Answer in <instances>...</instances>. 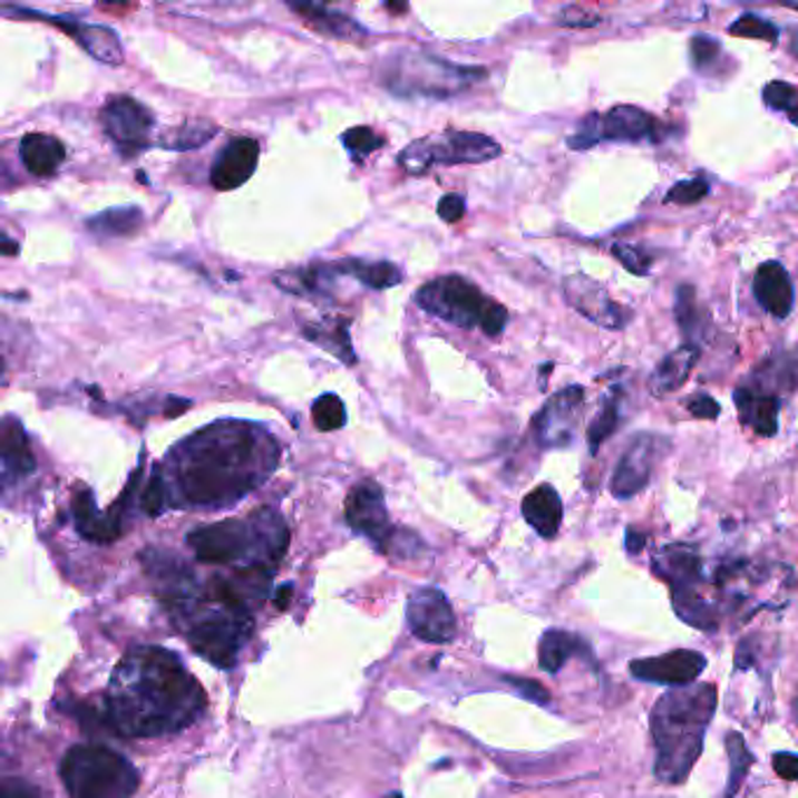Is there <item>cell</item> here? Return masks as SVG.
Masks as SVG:
<instances>
[{
	"mask_svg": "<svg viewBox=\"0 0 798 798\" xmlns=\"http://www.w3.org/2000/svg\"><path fill=\"white\" fill-rule=\"evenodd\" d=\"M218 134V127L208 120H187L181 127H176L172 134L162 136L157 140V146L164 150H197L202 146H206L211 138Z\"/></svg>",
	"mask_w": 798,
	"mask_h": 798,
	"instance_id": "obj_32",
	"label": "cell"
},
{
	"mask_svg": "<svg viewBox=\"0 0 798 798\" xmlns=\"http://www.w3.org/2000/svg\"><path fill=\"white\" fill-rule=\"evenodd\" d=\"M289 10H293L302 19V23H308L312 31L321 36L340 40H363L368 36V31L357 19L321 3H289Z\"/></svg>",
	"mask_w": 798,
	"mask_h": 798,
	"instance_id": "obj_22",
	"label": "cell"
},
{
	"mask_svg": "<svg viewBox=\"0 0 798 798\" xmlns=\"http://www.w3.org/2000/svg\"><path fill=\"white\" fill-rule=\"evenodd\" d=\"M794 712H796V719H798V691H796V698H794Z\"/></svg>",
	"mask_w": 798,
	"mask_h": 798,
	"instance_id": "obj_55",
	"label": "cell"
},
{
	"mask_svg": "<svg viewBox=\"0 0 798 798\" xmlns=\"http://www.w3.org/2000/svg\"><path fill=\"white\" fill-rule=\"evenodd\" d=\"M281 461L276 438L255 421L218 419L169 450L159 474L172 508H230L265 485Z\"/></svg>",
	"mask_w": 798,
	"mask_h": 798,
	"instance_id": "obj_1",
	"label": "cell"
},
{
	"mask_svg": "<svg viewBox=\"0 0 798 798\" xmlns=\"http://www.w3.org/2000/svg\"><path fill=\"white\" fill-rule=\"evenodd\" d=\"M206 702L202 684L162 646L127 651L106 691L110 729L125 738L181 733L204 714Z\"/></svg>",
	"mask_w": 798,
	"mask_h": 798,
	"instance_id": "obj_2",
	"label": "cell"
},
{
	"mask_svg": "<svg viewBox=\"0 0 798 798\" xmlns=\"http://www.w3.org/2000/svg\"><path fill=\"white\" fill-rule=\"evenodd\" d=\"M527 525L544 538H553L562 525V499L553 485H538L523 499Z\"/></svg>",
	"mask_w": 798,
	"mask_h": 798,
	"instance_id": "obj_27",
	"label": "cell"
},
{
	"mask_svg": "<svg viewBox=\"0 0 798 798\" xmlns=\"http://www.w3.org/2000/svg\"><path fill=\"white\" fill-rule=\"evenodd\" d=\"M785 8H789V10H796L798 12V3H782Z\"/></svg>",
	"mask_w": 798,
	"mask_h": 798,
	"instance_id": "obj_56",
	"label": "cell"
},
{
	"mask_svg": "<svg viewBox=\"0 0 798 798\" xmlns=\"http://www.w3.org/2000/svg\"><path fill=\"white\" fill-rule=\"evenodd\" d=\"M772 768L778 770V776L785 780H798V755L780 752L772 757Z\"/></svg>",
	"mask_w": 798,
	"mask_h": 798,
	"instance_id": "obj_46",
	"label": "cell"
},
{
	"mask_svg": "<svg viewBox=\"0 0 798 798\" xmlns=\"http://www.w3.org/2000/svg\"><path fill=\"white\" fill-rule=\"evenodd\" d=\"M627 542H630V551L635 553V551L646 542V538H644V536H638L635 532H627Z\"/></svg>",
	"mask_w": 798,
	"mask_h": 798,
	"instance_id": "obj_50",
	"label": "cell"
},
{
	"mask_svg": "<svg viewBox=\"0 0 798 798\" xmlns=\"http://www.w3.org/2000/svg\"><path fill=\"white\" fill-rule=\"evenodd\" d=\"M583 387H567L553 393L532 419V431L538 448L562 450L574 442L583 410Z\"/></svg>",
	"mask_w": 798,
	"mask_h": 798,
	"instance_id": "obj_13",
	"label": "cell"
},
{
	"mask_svg": "<svg viewBox=\"0 0 798 798\" xmlns=\"http://www.w3.org/2000/svg\"><path fill=\"white\" fill-rule=\"evenodd\" d=\"M487 78L480 66H464L417 50H396L378 66L380 85L398 99H452Z\"/></svg>",
	"mask_w": 798,
	"mask_h": 798,
	"instance_id": "obj_5",
	"label": "cell"
},
{
	"mask_svg": "<svg viewBox=\"0 0 798 798\" xmlns=\"http://www.w3.org/2000/svg\"><path fill=\"white\" fill-rule=\"evenodd\" d=\"M655 134L653 117L638 106H614L606 113H588L567 138V146L576 153L591 150L602 140H644Z\"/></svg>",
	"mask_w": 798,
	"mask_h": 798,
	"instance_id": "obj_9",
	"label": "cell"
},
{
	"mask_svg": "<svg viewBox=\"0 0 798 798\" xmlns=\"http://www.w3.org/2000/svg\"><path fill=\"white\" fill-rule=\"evenodd\" d=\"M312 421H314V427L323 434L342 429L347 425V410H344L342 398L338 393L319 396L312 406Z\"/></svg>",
	"mask_w": 798,
	"mask_h": 798,
	"instance_id": "obj_34",
	"label": "cell"
},
{
	"mask_svg": "<svg viewBox=\"0 0 798 798\" xmlns=\"http://www.w3.org/2000/svg\"><path fill=\"white\" fill-rule=\"evenodd\" d=\"M670 438L642 431L632 436L612 478V495L616 499H632L651 483L655 466L668 455Z\"/></svg>",
	"mask_w": 798,
	"mask_h": 798,
	"instance_id": "obj_12",
	"label": "cell"
},
{
	"mask_svg": "<svg viewBox=\"0 0 798 798\" xmlns=\"http://www.w3.org/2000/svg\"><path fill=\"white\" fill-rule=\"evenodd\" d=\"M612 253L619 257L621 265H623L627 272L638 274V276H646V274H649V270H651V257L646 255V251H642V249H638V246H632V244H614Z\"/></svg>",
	"mask_w": 798,
	"mask_h": 798,
	"instance_id": "obj_43",
	"label": "cell"
},
{
	"mask_svg": "<svg viewBox=\"0 0 798 798\" xmlns=\"http://www.w3.org/2000/svg\"><path fill=\"white\" fill-rule=\"evenodd\" d=\"M502 155V146L495 138L478 132H461V129H445L438 136H425L408 144L398 164L410 176H425L431 167L445 164V167H455V164H483L492 162Z\"/></svg>",
	"mask_w": 798,
	"mask_h": 798,
	"instance_id": "obj_8",
	"label": "cell"
},
{
	"mask_svg": "<svg viewBox=\"0 0 798 798\" xmlns=\"http://www.w3.org/2000/svg\"><path fill=\"white\" fill-rule=\"evenodd\" d=\"M674 314H677L679 328H682V333L687 338H691L689 344H695L693 335H695V331H700V328H702V321H700V310H698L695 289L693 286H679L677 289Z\"/></svg>",
	"mask_w": 798,
	"mask_h": 798,
	"instance_id": "obj_35",
	"label": "cell"
},
{
	"mask_svg": "<svg viewBox=\"0 0 798 798\" xmlns=\"http://www.w3.org/2000/svg\"><path fill=\"white\" fill-rule=\"evenodd\" d=\"M342 144L354 162H366L368 155L385 146V136H380L370 127H351L342 134Z\"/></svg>",
	"mask_w": 798,
	"mask_h": 798,
	"instance_id": "obj_36",
	"label": "cell"
},
{
	"mask_svg": "<svg viewBox=\"0 0 798 798\" xmlns=\"http://www.w3.org/2000/svg\"><path fill=\"white\" fill-rule=\"evenodd\" d=\"M698 359H700V347L698 344L687 342L679 349H674L672 354H668L651 372V378H649L651 396L661 398V396H668V393H672L677 389H682L684 382L689 380L691 370L695 368Z\"/></svg>",
	"mask_w": 798,
	"mask_h": 798,
	"instance_id": "obj_23",
	"label": "cell"
},
{
	"mask_svg": "<svg viewBox=\"0 0 798 798\" xmlns=\"http://www.w3.org/2000/svg\"><path fill=\"white\" fill-rule=\"evenodd\" d=\"M0 452H3V483L10 487L14 480L27 478L36 471V457L31 452V445L23 431L21 421L12 415L3 419V442H0Z\"/></svg>",
	"mask_w": 798,
	"mask_h": 798,
	"instance_id": "obj_21",
	"label": "cell"
},
{
	"mask_svg": "<svg viewBox=\"0 0 798 798\" xmlns=\"http://www.w3.org/2000/svg\"><path fill=\"white\" fill-rule=\"evenodd\" d=\"M335 270L331 263H312L310 267L279 272L274 274V284L293 295H328L335 281Z\"/></svg>",
	"mask_w": 798,
	"mask_h": 798,
	"instance_id": "obj_29",
	"label": "cell"
},
{
	"mask_svg": "<svg viewBox=\"0 0 798 798\" xmlns=\"http://www.w3.org/2000/svg\"><path fill=\"white\" fill-rule=\"evenodd\" d=\"M621 391L614 389L612 393H609L604 398V403L600 408V412L595 415V419L591 421V429H588V448H591V455H595L602 442L614 436L616 427H619V417H621Z\"/></svg>",
	"mask_w": 798,
	"mask_h": 798,
	"instance_id": "obj_33",
	"label": "cell"
},
{
	"mask_svg": "<svg viewBox=\"0 0 798 798\" xmlns=\"http://www.w3.org/2000/svg\"><path fill=\"white\" fill-rule=\"evenodd\" d=\"M510 682L527 700H534L538 705H546L548 702V691L538 687L536 682H525V679H510Z\"/></svg>",
	"mask_w": 798,
	"mask_h": 798,
	"instance_id": "obj_47",
	"label": "cell"
},
{
	"mask_svg": "<svg viewBox=\"0 0 798 798\" xmlns=\"http://www.w3.org/2000/svg\"><path fill=\"white\" fill-rule=\"evenodd\" d=\"M729 755H731V780H729V789H726V796L731 798L736 787L742 782L749 763H752V757H749L747 747L738 733L729 736Z\"/></svg>",
	"mask_w": 798,
	"mask_h": 798,
	"instance_id": "obj_40",
	"label": "cell"
},
{
	"mask_svg": "<svg viewBox=\"0 0 798 798\" xmlns=\"http://www.w3.org/2000/svg\"><path fill=\"white\" fill-rule=\"evenodd\" d=\"M144 223L146 216L138 206H117L87 218V230L104 240H120V237H134V234L144 227Z\"/></svg>",
	"mask_w": 798,
	"mask_h": 798,
	"instance_id": "obj_30",
	"label": "cell"
},
{
	"mask_svg": "<svg viewBox=\"0 0 798 798\" xmlns=\"http://www.w3.org/2000/svg\"><path fill=\"white\" fill-rule=\"evenodd\" d=\"M291 595H293V585H284V588H279V593H276V597H274L276 606H279V609H286Z\"/></svg>",
	"mask_w": 798,
	"mask_h": 798,
	"instance_id": "obj_49",
	"label": "cell"
},
{
	"mask_svg": "<svg viewBox=\"0 0 798 798\" xmlns=\"http://www.w3.org/2000/svg\"><path fill=\"white\" fill-rule=\"evenodd\" d=\"M736 406L745 425L755 427L759 436L770 438L780 429V398L772 393H757L747 387L736 389Z\"/></svg>",
	"mask_w": 798,
	"mask_h": 798,
	"instance_id": "obj_25",
	"label": "cell"
},
{
	"mask_svg": "<svg viewBox=\"0 0 798 798\" xmlns=\"http://www.w3.org/2000/svg\"><path fill=\"white\" fill-rule=\"evenodd\" d=\"M466 214V202L461 195H445L440 202H438V216L445 221V223H459Z\"/></svg>",
	"mask_w": 798,
	"mask_h": 798,
	"instance_id": "obj_45",
	"label": "cell"
},
{
	"mask_svg": "<svg viewBox=\"0 0 798 798\" xmlns=\"http://www.w3.org/2000/svg\"><path fill=\"white\" fill-rule=\"evenodd\" d=\"M562 293H565L567 302L583 319H588L600 328H606V331H621V328H625V323L630 321L627 319L630 314L612 295H609V291L597 279L588 274L578 272L567 276L565 284H562Z\"/></svg>",
	"mask_w": 798,
	"mask_h": 798,
	"instance_id": "obj_17",
	"label": "cell"
},
{
	"mask_svg": "<svg viewBox=\"0 0 798 798\" xmlns=\"http://www.w3.org/2000/svg\"><path fill=\"white\" fill-rule=\"evenodd\" d=\"M19 249L14 246V242L12 240H8V237H3V253L6 255H14Z\"/></svg>",
	"mask_w": 798,
	"mask_h": 798,
	"instance_id": "obj_51",
	"label": "cell"
},
{
	"mask_svg": "<svg viewBox=\"0 0 798 798\" xmlns=\"http://www.w3.org/2000/svg\"><path fill=\"white\" fill-rule=\"evenodd\" d=\"M789 120H791V123H794V125L798 127V106H796V108H794V110L789 113Z\"/></svg>",
	"mask_w": 798,
	"mask_h": 798,
	"instance_id": "obj_53",
	"label": "cell"
},
{
	"mask_svg": "<svg viewBox=\"0 0 798 798\" xmlns=\"http://www.w3.org/2000/svg\"><path fill=\"white\" fill-rule=\"evenodd\" d=\"M789 50L798 57V29L791 33V42H789Z\"/></svg>",
	"mask_w": 798,
	"mask_h": 798,
	"instance_id": "obj_52",
	"label": "cell"
},
{
	"mask_svg": "<svg viewBox=\"0 0 798 798\" xmlns=\"http://www.w3.org/2000/svg\"><path fill=\"white\" fill-rule=\"evenodd\" d=\"M99 120L106 136L125 157H134L150 148L155 115L134 97H127V94L110 97L101 108Z\"/></svg>",
	"mask_w": 798,
	"mask_h": 798,
	"instance_id": "obj_11",
	"label": "cell"
},
{
	"mask_svg": "<svg viewBox=\"0 0 798 798\" xmlns=\"http://www.w3.org/2000/svg\"><path fill=\"white\" fill-rule=\"evenodd\" d=\"M185 542L202 565L265 570L274 574L289 551L291 534L281 513L265 506L253 510L246 518L202 525L187 534Z\"/></svg>",
	"mask_w": 798,
	"mask_h": 798,
	"instance_id": "obj_4",
	"label": "cell"
},
{
	"mask_svg": "<svg viewBox=\"0 0 798 798\" xmlns=\"http://www.w3.org/2000/svg\"><path fill=\"white\" fill-rule=\"evenodd\" d=\"M763 101L772 110H787L791 113L798 106V87L776 80L763 87Z\"/></svg>",
	"mask_w": 798,
	"mask_h": 798,
	"instance_id": "obj_41",
	"label": "cell"
},
{
	"mask_svg": "<svg viewBox=\"0 0 798 798\" xmlns=\"http://www.w3.org/2000/svg\"><path fill=\"white\" fill-rule=\"evenodd\" d=\"M710 195V185L705 178H691V181H679L670 187V193L665 195L668 204H682V206H693L698 202H702Z\"/></svg>",
	"mask_w": 798,
	"mask_h": 798,
	"instance_id": "obj_39",
	"label": "cell"
},
{
	"mask_svg": "<svg viewBox=\"0 0 798 798\" xmlns=\"http://www.w3.org/2000/svg\"><path fill=\"white\" fill-rule=\"evenodd\" d=\"M385 798H403V794H401V791H393V794H387Z\"/></svg>",
	"mask_w": 798,
	"mask_h": 798,
	"instance_id": "obj_54",
	"label": "cell"
},
{
	"mask_svg": "<svg viewBox=\"0 0 798 798\" xmlns=\"http://www.w3.org/2000/svg\"><path fill=\"white\" fill-rule=\"evenodd\" d=\"M408 625L412 635L429 644H448L457 635L452 606L438 588H417L408 597Z\"/></svg>",
	"mask_w": 798,
	"mask_h": 798,
	"instance_id": "obj_16",
	"label": "cell"
},
{
	"mask_svg": "<svg viewBox=\"0 0 798 798\" xmlns=\"http://www.w3.org/2000/svg\"><path fill=\"white\" fill-rule=\"evenodd\" d=\"M721 57V42L712 36H693L691 38V61L698 70L710 68Z\"/></svg>",
	"mask_w": 798,
	"mask_h": 798,
	"instance_id": "obj_42",
	"label": "cell"
},
{
	"mask_svg": "<svg viewBox=\"0 0 798 798\" xmlns=\"http://www.w3.org/2000/svg\"><path fill=\"white\" fill-rule=\"evenodd\" d=\"M729 33L740 36V38H752V40H766V42H778V27L772 21L759 17V14H742L738 17L731 27Z\"/></svg>",
	"mask_w": 798,
	"mask_h": 798,
	"instance_id": "obj_37",
	"label": "cell"
},
{
	"mask_svg": "<svg viewBox=\"0 0 798 798\" xmlns=\"http://www.w3.org/2000/svg\"><path fill=\"white\" fill-rule=\"evenodd\" d=\"M585 651V644L565 630H548L538 642V665L546 672H559L572 655Z\"/></svg>",
	"mask_w": 798,
	"mask_h": 798,
	"instance_id": "obj_31",
	"label": "cell"
},
{
	"mask_svg": "<svg viewBox=\"0 0 798 798\" xmlns=\"http://www.w3.org/2000/svg\"><path fill=\"white\" fill-rule=\"evenodd\" d=\"M335 274L351 276L361 281L363 286L372 291H385L393 289L403 281V272L396 263L389 261H363V257H344V261L331 263Z\"/></svg>",
	"mask_w": 798,
	"mask_h": 798,
	"instance_id": "obj_28",
	"label": "cell"
},
{
	"mask_svg": "<svg viewBox=\"0 0 798 798\" xmlns=\"http://www.w3.org/2000/svg\"><path fill=\"white\" fill-rule=\"evenodd\" d=\"M261 159V144L249 136L230 138L211 164L208 181L218 193H232L242 187L255 172Z\"/></svg>",
	"mask_w": 798,
	"mask_h": 798,
	"instance_id": "obj_19",
	"label": "cell"
},
{
	"mask_svg": "<svg viewBox=\"0 0 798 798\" xmlns=\"http://www.w3.org/2000/svg\"><path fill=\"white\" fill-rule=\"evenodd\" d=\"M167 508H169L167 487H164V478L159 474V468L155 466L150 480L146 483L144 492H140V510L150 515V518H159V515Z\"/></svg>",
	"mask_w": 798,
	"mask_h": 798,
	"instance_id": "obj_38",
	"label": "cell"
},
{
	"mask_svg": "<svg viewBox=\"0 0 798 798\" xmlns=\"http://www.w3.org/2000/svg\"><path fill=\"white\" fill-rule=\"evenodd\" d=\"M415 302L427 314L459 328H480L487 338L504 333L508 312L504 304L487 298L474 281L459 274L438 276L421 286Z\"/></svg>",
	"mask_w": 798,
	"mask_h": 798,
	"instance_id": "obj_6",
	"label": "cell"
},
{
	"mask_svg": "<svg viewBox=\"0 0 798 798\" xmlns=\"http://www.w3.org/2000/svg\"><path fill=\"white\" fill-rule=\"evenodd\" d=\"M6 14H14V17H23V19H38V21H47L52 27L61 29L66 36L74 38L82 50L94 57L97 61L106 64V66H120L123 64V42L120 36H117L113 29L101 27V23H87L82 19L76 17H64V14H45V12H36V10H27V8H6Z\"/></svg>",
	"mask_w": 798,
	"mask_h": 798,
	"instance_id": "obj_15",
	"label": "cell"
},
{
	"mask_svg": "<svg viewBox=\"0 0 798 798\" xmlns=\"http://www.w3.org/2000/svg\"><path fill=\"white\" fill-rule=\"evenodd\" d=\"M717 712V689L691 684L659 698L651 712V738L655 747V778L682 785L705 745V733Z\"/></svg>",
	"mask_w": 798,
	"mask_h": 798,
	"instance_id": "obj_3",
	"label": "cell"
},
{
	"mask_svg": "<svg viewBox=\"0 0 798 798\" xmlns=\"http://www.w3.org/2000/svg\"><path fill=\"white\" fill-rule=\"evenodd\" d=\"M702 670H705V655L687 649H677L665 655H655V659H642L630 663L632 677H638L649 684H663L670 689L695 684V679L700 677Z\"/></svg>",
	"mask_w": 798,
	"mask_h": 798,
	"instance_id": "obj_18",
	"label": "cell"
},
{
	"mask_svg": "<svg viewBox=\"0 0 798 798\" xmlns=\"http://www.w3.org/2000/svg\"><path fill=\"white\" fill-rule=\"evenodd\" d=\"M687 408L698 419H717L719 412H721L719 403L714 401L710 393H695L693 398H689V401H687Z\"/></svg>",
	"mask_w": 798,
	"mask_h": 798,
	"instance_id": "obj_44",
	"label": "cell"
},
{
	"mask_svg": "<svg viewBox=\"0 0 798 798\" xmlns=\"http://www.w3.org/2000/svg\"><path fill=\"white\" fill-rule=\"evenodd\" d=\"M344 520L351 529L366 536L368 542L378 546L382 553H391L396 548L398 536H403L396 534V527L389 523L385 492L380 483L370 478L351 487L344 502Z\"/></svg>",
	"mask_w": 798,
	"mask_h": 798,
	"instance_id": "obj_10",
	"label": "cell"
},
{
	"mask_svg": "<svg viewBox=\"0 0 798 798\" xmlns=\"http://www.w3.org/2000/svg\"><path fill=\"white\" fill-rule=\"evenodd\" d=\"M59 776L70 798H132L138 789V770L104 745L70 747Z\"/></svg>",
	"mask_w": 798,
	"mask_h": 798,
	"instance_id": "obj_7",
	"label": "cell"
},
{
	"mask_svg": "<svg viewBox=\"0 0 798 798\" xmlns=\"http://www.w3.org/2000/svg\"><path fill=\"white\" fill-rule=\"evenodd\" d=\"M140 466L134 471L132 480L127 483V489L120 495V499H117V504L101 513L97 508V502H94V495L91 489L85 487V485H78L76 492H74V504H70V508H74V520H76V529L80 532L82 538H87V542H94V544H113L117 542V538L123 536V518H125V508H127V502L129 497L136 492L138 487V480H140Z\"/></svg>",
	"mask_w": 798,
	"mask_h": 798,
	"instance_id": "obj_14",
	"label": "cell"
},
{
	"mask_svg": "<svg viewBox=\"0 0 798 798\" xmlns=\"http://www.w3.org/2000/svg\"><path fill=\"white\" fill-rule=\"evenodd\" d=\"M755 298L776 319H787L794 310V284L782 263L768 261L755 274Z\"/></svg>",
	"mask_w": 798,
	"mask_h": 798,
	"instance_id": "obj_20",
	"label": "cell"
},
{
	"mask_svg": "<svg viewBox=\"0 0 798 798\" xmlns=\"http://www.w3.org/2000/svg\"><path fill=\"white\" fill-rule=\"evenodd\" d=\"M3 798H40L38 789L21 782V780H8L3 787Z\"/></svg>",
	"mask_w": 798,
	"mask_h": 798,
	"instance_id": "obj_48",
	"label": "cell"
},
{
	"mask_svg": "<svg viewBox=\"0 0 798 798\" xmlns=\"http://www.w3.org/2000/svg\"><path fill=\"white\" fill-rule=\"evenodd\" d=\"M349 325L351 321L344 317H325L314 323H302V335L308 342L340 359L344 366H357L359 359L349 340Z\"/></svg>",
	"mask_w": 798,
	"mask_h": 798,
	"instance_id": "obj_24",
	"label": "cell"
},
{
	"mask_svg": "<svg viewBox=\"0 0 798 798\" xmlns=\"http://www.w3.org/2000/svg\"><path fill=\"white\" fill-rule=\"evenodd\" d=\"M19 155H21L23 167H27L29 174L45 178V176H52L59 172V167L66 159V148L57 136L33 132V134H27L21 138Z\"/></svg>",
	"mask_w": 798,
	"mask_h": 798,
	"instance_id": "obj_26",
	"label": "cell"
}]
</instances>
